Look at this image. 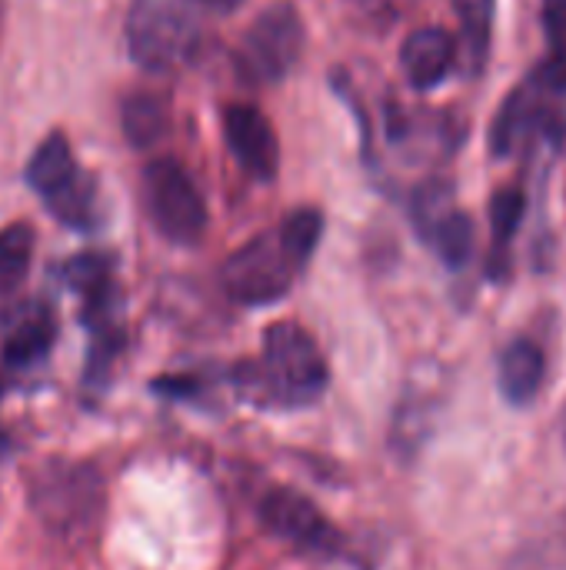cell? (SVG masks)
Listing matches in <instances>:
<instances>
[{"mask_svg": "<svg viewBox=\"0 0 566 570\" xmlns=\"http://www.w3.org/2000/svg\"><path fill=\"white\" fill-rule=\"evenodd\" d=\"M237 391L264 407H307L324 397L330 367L317 341L294 321H277L264 331L260 357L234 367Z\"/></svg>", "mask_w": 566, "mask_h": 570, "instance_id": "1", "label": "cell"}, {"mask_svg": "<svg viewBox=\"0 0 566 570\" xmlns=\"http://www.w3.org/2000/svg\"><path fill=\"white\" fill-rule=\"evenodd\" d=\"M60 281L80 297V321L90 334L83 384L107 387L123 351V297L110 254H77L60 264Z\"/></svg>", "mask_w": 566, "mask_h": 570, "instance_id": "2", "label": "cell"}, {"mask_svg": "<svg viewBox=\"0 0 566 570\" xmlns=\"http://www.w3.org/2000/svg\"><path fill=\"white\" fill-rule=\"evenodd\" d=\"M27 187L40 197V204L50 210L53 220H60L70 230L93 234L103 220L100 187L90 170H83L73 160L70 140L63 130H50L40 147L27 160Z\"/></svg>", "mask_w": 566, "mask_h": 570, "instance_id": "3", "label": "cell"}, {"mask_svg": "<svg viewBox=\"0 0 566 570\" xmlns=\"http://www.w3.org/2000/svg\"><path fill=\"white\" fill-rule=\"evenodd\" d=\"M127 47L147 73H167L197 50V20L187 0H133L127 10Z\"/></svg>", "mask_w": 566, "mask_h": 570, "instance_id": "4", "label": "cell"}, {"mask_svg": "<svg viewBox=\"0 0 566 570\" xmlns=\"http://www.w3.org/2000/svg\"><path fill=\"white\" fill-rule=\"evenodd\" d=\"M300 271H304V264L284 244L280 230H267L224 261L220 284L234 304L267 307V304L287 297V291L294 287Z\"/></svg>", "mask_w": 566, "mask_h": 570, "instance_id": "5", "label": "cell"}, {"mask_svg": "<svg viewBox=\"0 0 566 570\" xmlns=\"http://www.w3.org/2000/svg\"><path fill=\"white\" fill-rule=\"evenodd\" d=\"M143 187V207L153 220V227L170 244H197L207 230V204L193 177L183 164L173 157H157L143 167L140 177Z\"/></svg>", "mask_w": 566, "mask_h": 570, "instance_id": "6", "label": "cell"}, {"mask_svg": "<svg viewBox=\"0 0 566 570\" xmlns=\"http://www.w3.org/2000/svg\"><path fill=\"white\" fill-rule=\"evenodd\" d=\"M304 17L290 0H277L257 13L240 40V67L257 83H280L300 60Z\"/></svg>", "mask_w": 566, "mask_h": 570, "instance_id": "7", "label": "cell"}, {"mask_svg": "<svg viewBox=\"0 0 566 570\" xmlns=\"http://www.w3.org/2000/svg\"><path fill=\"white\" fill-rule=\"evenodd\" d=\"M257 514L274 538L294 544L297 551L317 558H344V534L320 514L310 498L290 488H270L264 491Z\"/></svg>", "mask_w": 566, "mask_h": 570, "instance_id": "8", "label": "cell"}, {"mask_svg": "<svg viewBox=\"0 0 566 570\" xmlns=\"http://www.w3.org/2000/svg\"><path fill=\"white\" fill-rule=\"evenodd\" d=\"M100 501V481L90 468L53 464L33 481V508L60 534L80 531L83 524L97 521Z\"/></svg>", "mask_w": 566, "mask_h": 570, "instance_id": "9", "label": "cell"}, {"mask_svg": "<svg viewBox=\"0 0 566 570\" xmlns=\"http://www.w3.org/2000/svg\"><path fill=\"white\" fill-rule=\"evenodd\" d=\"M220 124H224V140H227L234 160L240 164V170L260 184L277 180L280 140H277V130L267 120V114L250 104H230V107H224Z\"/></svg>", "mask_w": 566, "mask_h": 570, "instance_id": "10", "label": "cell"}, {"mask_svg": "<svg viewBox=\"0 0 566 570\" xmlns=\"http://www.w3.org/2000/svg\"><path fill=\"white\" fill-rule=\"evenodd\" d=\"M457 63V40L444 27H417L400 47V67L414 90H434Z\"/></svg>", "mask_w": 566, "mask_h": 570, "instance_id": "11", "label": "cell"}, {"mask_svg": "<svg viewBox=\"0 0 566 570\" xmlns=\"http://www.w3.org/2000/svg\"><path fill=\"white\" fill-rule=\"evenodd\" d=\"M57 341V317L47 304H27L10 317L0 357L7 371H27L40 364Z\"/></svg>", "mask_w": 566, "mask_h": 570, "instance_id": "12", "label": "cell"}, {"mask_svg": "<svg viewBox=\"0 0 566 570\" xmlns=\"http://www.w3.org/2000/svg\"><path fill=\"white\" fill-rule=\"evenodd\" d=\"M497 381H500V394L507 404L514 407H527L544 381H547V354L537 341L530 337H517L510 341L500 357H497Z\"/></svg>", "mask_w": 566, "mask_h": 570, "instance_id": "13", "label": "cell"}, {"mask_svg": "<svg viewBox=\"0 0 566 570\" xmlns=\"http://www.w3.org/2000/svg\"><path fill=\"white\" fill-rule=\"evenodd\" d=\"M534 97H537V124L540 134L566 154V43H560L530 77H527Z\"/></svg>", "mask_w": 566, "mask_h": 570, "instance_id": "14", "label": "cell"}, {"mask_svg": "<svg viewBox=\"0 0 566 570\" xmlns=\"http://www.w3.org/2000/svg\"><path fill=\"white\" fill-rule=\"evenodd\" d=\"M540 134L537 124V97L530 90V83L524 80L500 107V114L494 117L490 127V150L494 157H514L517 150H524L534 137Z\"/></svg>", "mask_w": 566, "mask_h": 570, "instance_id": "15", "label": "cell"}, {"mask_svg": "<svg viewBox=\"0 0 566 570\" xmlns=\"http://www.w3.org/2000/svg\"><path fill=\"white\" fill-rule=\"evenodd\" d=\"M454 10L460 20L457 63L467 77H480L494 43V0H454Z\"/></svg>", "mask_w": 566, "mask_h": 570, "instance_id": "16", "label": "cell"}, {"mask_svg": "<svg viewBox=\"0 0 566 570\" xmlns=\"http://www.w3.org/2000/svg\"><path fill=\"white\" fill-rule=\"evenodd\" d=\"M120 124L130 147L147 150L170 130V104L157 90H130L120 104Z\"/></svg>", "mask_w": 566, "mask_h": 570, "instance_id": "17", "label": "cell"}, {"mask_svg": "<svg viewBox=\"0 0 566 570\" xmlns=\"http://www.w3.org/2000/svg\"><path fill=\"white\" fill-rule=\"evenodd\" d=\"M33 227L17 220L0 230V311L13 301V294L23 287L30 261H33Z\"/></svg>", "mask_w": 566, "mask_h": 570, "instance_id": "18", "label": "cell"}, {"mask_svg": "<svg viewBox=\"0 0 566 570\" xmlns=\"http://www.w3.org/2000/svg\"><path fill=\"white\" fill-rule=\"evenodd\" d=\"M524 214H527V197L520 187H504L494 194L490 200V230H494V264H490V274L504 277L507 274V254H510V244L524 224Z\"/></svg>", "mask_w": 566, "mask_h": 570, "instance_id": "19", "label": "cell"}, {"mask_svg": "<svg viewBox=\"0 0 566 570\" xmlns=\"http://www.w3.org/2000/svg\"><path fill=\"white\" fill-rule=\"evenodd\" d=\"M424 244H430L450 271H464L474 257V220L460 207H454L424 234Z\"/></svg>", "mask_w": 566, "mask_h": 570, "instance_id": "20", "label": "cell"}, {"mask_svg": "<svg viewBox=\"0 0 566 570\" xmlns=\"http://www.w3.org/2000/svg\"><path fill=\"white\" fill-rule=\"evenodd\" d=\"M277 230H280L284 244L294 250V257L307 267L324 237V214L317 207H297L284 217V224Z\"/></svg>", "mask_w": 566, "mask_h": 570, "instance_id": "21", "label": "cell"}, {"mask_svg": "<svg viewBox=\"0 0 566 570\" xmlns=\"http://www.w3.org/2000/svg\"><path fill=\"white\" fill-rule=\"evenodd\" d=\"M454 187L447 180H427L414 190L410 197V220L417 227V234L424 237L447 210H454Z\"/></svg>", "mask_w": 566, "mask_h": 570, "instance_id": "22", "label": "cell"}, {"mask_svg": "<svg viewBox=\"0 0 566 570\" xmlns=\"http://www.w3.org/2000/svg\"><path fill=\"white\" fill-rule=\"evenodd\" d=\"M544 27L550 40L566 43V0H544Z\"/></svg>", "mask_w": 566, "mask_h": 570, "instance_id": "23", "label": "cell"}, {"mask_svg": "<svg viewBox=\"0 0 566 570\" xmlns=\"http://www.w3.org/2000/svg\"><path fill=\"white\" fill-rule=\"evenodd\" d=\"M200 3H207V7L217 10V13H230V10H237L240 0H200Z\"/></svg>", "mask_w": 566, "mask_h": 570, "instance_id": "24", "label": "cell"}]
</instances>
